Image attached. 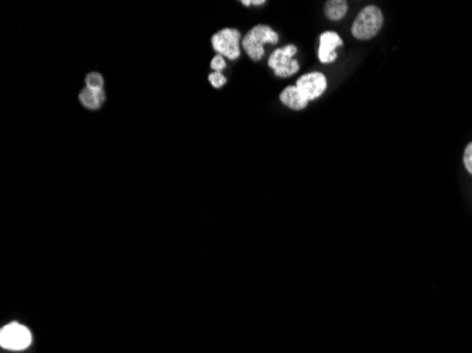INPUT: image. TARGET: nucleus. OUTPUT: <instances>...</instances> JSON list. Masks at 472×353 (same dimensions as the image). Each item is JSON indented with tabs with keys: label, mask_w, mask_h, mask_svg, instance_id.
<instances>
[{
	"label": "nucleus",
	"mask_w": 472,
	"mask_h": 353,
	"mask_svg": "<svg viewBox=\"0 0 472 353\" xmlns=\"http://www.w3.org/2000/svg\"><path fill=\"white\" fill-rule=\"evenodd\" d=\"M464 165H466L467 171L472 174V141L466 147V151H464Z\"/></svg>",
	"instance_id": "nucleus-14"
},
{
	"label": "nucleus",
	"mask_w": 472,
	"mask_h": 353,
	"mask_svg": "<svg viewBox=\"0 0 472 353\" xmlns=\"http://www.w3.org/2000/svg\"><path fill=\"white\" fill-rule=\"evenodd\" d=\"M225 67H227V63H225V60H224L222 55H217V57L213 58V61H211V68H213L215 72H221L222 70H225Z\"/></svg>",
	"instance_id": "nucleus-13"
},
{
	"label": "nucleus",
	"mask_w": 472,
	"mask_h": 353,
	"mask_svg": "<svg viewBox=\"0 0 472 353\" xmlns=\"http://www.w3.org/2000/svg\"><path fill=\"white\" fill-rule=\"evenodd\" d=\"M208 80H210L211 85H213L214 88H217V89L222 88V87L227 84V78L224 77L222 72H214V74H211V75L208 77Z\"/></svg>",
	"instance_id": "nucleus-12"
},
{
	"label": "nucleus",
	"mask_w": 472,
	"mask_h": 353,
	"mask_svg": "<svg viewBox=\"0 0 472 353\" xmlns=\"http://www.w3.org/2000/svg\"><path fill=\"white\" fill-rule=\"evenodd\" d=\"M264 3H266L264 0H259V1H257V0H254V1H249V0H243V1H242V4H245V6H250V4H256V6H257V4H264Z\"/></svg>",
	"instance_id": "nucleus-15"
},
{
	"label": "nucleus",
	"mask_w": 472,
	"mask_h": 353,
	"mask_svg": "<svg viewBox=\"0 0 472 353\" xmlns=\"http://www.w3.org/2000/svg\"><path fill=\"white\" fill-rule=\"evenodd\" d=\"M343 45L341 37L334 31H326L320 36L318 58L323 64H330L337 60V47Z\"/></svg>",
	"instance_id": "nucleus-7"
},
{
	"label": "nucleus",
	"mask_w": 472,
	"mask_h": 353,
	"mask_svg": "<svg viewBox=\"0 0 472 353\" xmlns=\"http://www.w3.org/2000/svg\"><path fill=\"white\" fill-rule=\"evenodd\" d=\"M31 341H33V337H31L30 330L17 322H11V324L3 327V330L0 332V345L4 349L23 351L30 347Z\"/></svg>",
	"instance_id": "nucleus-4"
},
{
	"label": "nucleus",
	"mask_w": 472,
	"mask_h": 353,
	"mask_svg": "<svg viewBox=\"0 0 472 353\" xmlns=\"http://www.w3.org/2000/svg\"><path fill=\"white\" fill-rule=\"evenodd\" d=\"M277 41H279V34L272 27L259 24L250 28L249 33L242 38V47L253 61H259L264 55L263 45L266 43L276 44Z\"/></svg>",
	"instance_id": "nucleus-1"
},
{
	"label": "nucleus",
	"mask_w": 472,
	"mask_h": 353,
	"mask_svg": "<svg viewBox=\"0 0 472 353\" xmlns=\"http://www.w3.org/2000/svg\"><path fill=\"white\" fill-rule=\"evenodd\" d=\"M105 91L104 89H91V88H85L80 92V102L82 104L84 108L95 111L100 109L104 102H105Z\"/></svg>",
	"instance_id": "nucleus-8"
},
{
	"label": "nucleus",
	"mask_w": 472,
	"mask_h": 353,
	"mask_svg": "<svg viewBox=\"0 0 472 353\" xmlns=\"http://www.w3.org/2000/svg\"><path fill=\"white\" fill-rule=\"evenodd\" d=\"M85 84L91 89H104V77L98 72H91L85 77Z\"/></svg>",
	"instance_id": "nucleus-11"
},
{
	"label": "nucleus",
	"mask_w": 472,
	"mask_h": 353,
	"mask_svg": "<svg viewBox=\"0 0 472 353\" xmlns=\"http://www.w3.org/2000/svg\"><path fill=\"white\" fill-rule=\"evenodd\" d=\"M280 101L283 105H286L287 108L293 109V111H303L309 102L303 98V95L300 94V91L294 87H287L281 94H280Z\"/></svg>",
	"instance_id": "nucleus-9"
},
{
	"label": "nucleus",
	"mask_w": 472,
	"mask_h": 353,
	"mask_svg": "<svg viewBox=\"0 0 472 353\" xmlns=\"http://www.w3.org/2000/svg\"><path fill=\"white\" fill-rule=\"evenodd\" d=\"M348 11V3L345 0H330L326 3V14L330 20H341Z\"/></svg>",
	"instance_id": "nucleus-10"
},
{
	"label": "nucleus",
	"mask_w": 472,
	"mask_h": 353,
	"mask_svg": "<svg viewBox=\"0 0 472 353\" xmlns=\"http://www.w3.org/2000/svg\"><path fill=\"white\" fill-rule=\"evenodd\" d=\"M240 33L235 28H224L213 36L211 44L218 55L227 57L230 60H236L240 55Z\"/></svg>",
	"instance_id": "nucleus-5"
},
{
	"label": "nucleus",
	"mask_w": 472,
	"mask_h": 353,
	"mask_svg": "<svg viewBox=\"0 0 472 353\" xmlns=\"http://www.w3.org/2000/svg\"><path fill=\"white\" fill-rule=\"evenodd\" d=\"M296 88L307 102H311L326 92L327 78L321 72H309L297 80Z\"/></svg>",
	"instance_id": "nucleus-6"
},
{
	"label": "nucleus",
	"mask_w": 472,
	"mask_h": 353,
	"mask_svg": "<svg viewBox=\"0 0 472 353\" xmlns=\"http://www.w3.org/2000/svg\"><path fill=\"white\" fill-rule=\"evenodd\" d=\"M296 53L297 47L291 44L277 48L272 53V55L269 57V67L279 78H289L300 70L299 61L294 60Z\"/></svg>",
	"instance_id": "nucleus-3"
},
{
	"label": "nucleus",
	"mask_w": 472,
	"mask_h": 353,
	"mask_svg": "<svg viewBox=\"0 0 472 353\" xmlns=\"http://www.w3.org/2000/svg\"><path fill=\"white\" fill-rule=\"evenodd\" d=\"M383 26V14L376 6H366L359 11L353 24V36L359 40L373 38Z\"/></svg>",
	"instance_id": "nucleus-2"
}]
</instances>
